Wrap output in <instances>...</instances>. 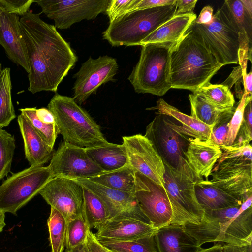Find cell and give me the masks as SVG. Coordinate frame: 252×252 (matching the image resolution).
<instances>
[{
    "label": "cell",
    "mask_w": 252,
    "mask_h": 252,
    "mask_svg": "<svg viewBox=\"0 0 252 252\" xmlns=\"http://www.w3.org/2000/svg\"><path fill=\"white\" fill-rule=\"evenodd\" d=\"M30 68L28 90L56 92L78 58L54 25L28 11L20 18Z\"/></svg>",
    "instance_id": "6da1fadb"
},
{
    "label": "cell",
    "mask_w": 252,
    "mask_h": 252,
    "mask_svg": "<svg viewBox=\"0 0 252 252\" xmlns=\"http://www.w3.org/2000/svg\"><path fill=\"white\" fill-rule=\"evenodd\" d=\"M252 195L241 205L217 210H204L201 220L183 225L200 247L213 242L222 245L252 244Z\"/></svg>",
    "instance_id": "7a4b0ae2"
},
{
    "label": "cell",
    "mask_w": 252,
    "mask_h": 252,
    "mask_svg": "<svg viewBox=\"0 0 252 252\" xmlns=\"http://www.w3.org/2000/svg\"><path fill=\"white\" fill-rule=\"evenodd\" d=\"M222 66L201 37L189 28L171 52V88L186 89L194 93L210 82Z\"/></svg>",
    "instance_id": "3957f363"
},
{
    "label": "cell",
    "mask_w": 252,
    "mask_h": 252,
    "mask_svg": "<svg viewBox=\"0 0 252 252\" xmlns=\"http://www.w3.org/2000/svg\"><path fill=\"white\" fill-rule=\"evenodd\" d=\"M63 141L84 148L109 143L100 126L73 98L56 93L47 106Z\"/></svg>",
    "instance_id": "277c9868"
},
{
    "label": "cell",
    "mask_w": 252,
    "mask_h": 252,
    "mask_svg": "<svg viewBox=\"0 0 252 252\" xmlns=\"http://www.w3.org/2000/svg\"><path fill=\"white\" fill-rule=\"evenodd\" d=\"M176 2L126 12L109 23L103 32L104 39L113 46L140 45L141 42L159 26L173 17Z\"/></svg>",
    "instance_id": "5b68a950"
},
{
    "label": "cell",
    "mask_w": 252,
    "mask_h": 252,
    "mask_svg": "<svg viewBox=\"0 0 252 252\" xmlns=\"http://www.w3.org/2000/svg\"><path fill=\"white\" fill-rule=\"evenodd\" d=\"M176 44L141 46L139 61L128 77L136 93L162 96L171 88V54Z\"/></svg>",
    "instance_id": "8992f818"
},
{
    "label": "cell",
    "mask_w": 252,
    "mask_h": 252,
    "mask_svg": "<svg viewBox=\"0 0 252 252\" xmlns=\"http://www.w3.org/2000/svg\"><path fill=\"white\" fill-rule=\"evenodd\" d=\"M164 188L172 211L170 224L197 223L204 211L198 202L195 191L197 179L186 159L175 168L164 165Z\"/></svg>",
    "instance_id": "52a82bcc"
},
{
    "label": "cell",
    "mask_w": 252,
    "mask_h": 252,
    "mask_svg": "<svg viewBox=\"0 0 252 252\" xmlns=\"http://www.w3.org/2000/svg\"><path fill=\"white\" fill-rule=\"evenodd\" d=\"M198 34L216 60L222 66L239 64V32L232 24L224 4L207 24L194 21L189 28Z\"/></svg>",
    "instance_id": "ba28073f"
},
{
    "label": "cell",
    "mask_w": 252,
    "mask_h": 252,
    "mask_svg": "<svg viewBox=\"0 0 252 252\" xmlns=\"http://www.w3.org/2000/svg\"><path fill=\"white\" fill-rule=\"evenodd\" d=\"M52 178L48 166H31L12 174L0 186V210L16 215Z\"/></svg>",
    "instance_id": "9c48e42d"
},
{
    "label": "cell",
    "mask_w": 252,
    "mask_h": 252,
    "mask_svg": "<svg viewBox=\"0 0 252 252\" xmlns=\"http://www.w3.org/2000/svg\"><path fill=\"white\" fill-rule=\"evenodd\" d=\"M146 126L144 136L152 144L164 165L173 168L186 160L189 137L180 132L171 117L158 114Z\"/></svg>",
    "instance_id": "30bf717a"
},
{
    "label": "cell",
    "mask_w": 252,
    "mask_h": 252,
    "mask_svg": "<svg viewBox=\"0 0 252 252\" xmlns=\"http://www.w3.org/2000/svg\"><path fill=\"white\" fill-rule=\"evenodd\" d=\"M111 0H37L42 12L54 20L55 27L66 29L83 20L105 13Z\"/></svg>",
    "instance_id": "8fae6325"
},
{
    "label": "cell",
    "mask_w": 252,
    "mask_h": 252,
    "mask_svg": "<svg viewBox=\"0 0 252 252\" xmlns=\"http://www.w3.org/2000/svg\"><path fill=\"white\" fill-rule=\"evenodd\" d=\"M135 176L134 193L150 224L157 230L170 224L172 211L165 189L139 173Z\"/></svg>",
    "instance_id": "7c38bea8"
},
{
    "label": "cell",
    "mask_w": 252,
    "mask_h": 252,
    "mask_svg": "<svg viewBox=\"0 0 252 252\" xmlns=\"http://www.w3.org/2000/svg\"><path fill=\"white\" fill-rule=\"evenodd\" d=\"M118 65L116 59L107 55L90 58L84 62L73 77V98L79 105L84 103L102 84L114 81Z\"/></svg>",
    "instance_id": "4fadbf2b"
},
{
    "label": "cell",
    "mask_w": 252,
    "mask_h": 252,
    "mask_svg": "<svg viewBox=\"0 0 252 252\" xmlns=\"http://www.w3.org/2000/svg\"><path fill=\"white\" fill-rule=\"evenodd\" d=\"M52 178L89 179L103 172L87 155L84 148L63 141L48 165Z\"/></svg>",
    "instance_id": "5bb4252c"
},
{
    "label": "cell",
    "mask_w": 252,
    "mask_h": 252,
    "mask_svg": "<svg viewBox=\"0 0 252 252\" xmlns=\"http://www.w3.org/2000/svg\"><path fill=\"white\" fill-rule=\"evenodd\" d=\"M127 165L164 189V165L151 142L141 134L122 137Z\"/></svg>",
    "instance_id": "9a60e30c"
},
{
    "label": "cell",
    "mask_w": 252,
    "mask_h": 252,
    "mask_svg": "<svg viewBox=\"0 0 252 252\" xmlns=\"http://www.w3.org/2000/svg\"><path fill=\"white\" fill-rule=\"evenodd\" d=\"M83 187L73 179L55 177L39 193L46 202L59 211L67 222L83 215Z\"/></svg>",
    "instance_id": "2e32d148"
},
{
    "label": "cell",
    "mask_w": 252,
    "mask_h": 252,
    "mask_svg": "<svg viewBox=\"0 0 252 252\" xmlns=\"http://www.w3.org/2000/svg\"><path fill=\"white\" fill-rule=\"evenodd\" d=\"M73 180L102 200L109 211L110 220L131 218L150 224L148 219L141 211L134 192L112 189L88 179Z\"/></svg>",
    "instance_id": "e0dca14e"
},
{
    "label": "cell",
    "mask_w": 252,
    "mask_h": 252,
    "mask_svg": "<svg viewBox=\"0 0 252 252\" xmlns=\"http://www.w3.org/2000/svg\"><path fill=\"white\" fill-rule=\"evenodd\" d=\"M209 180L245 201L252 195V164L216 163Z\"/></svg>",
    "instance_id": "ac0fdd59"
},
{
    "label": "cell",
    "mask_w": 252,
    "mask_h": 252,
    "mask_svg": "<svg viewBox=\"0 0 252 252\" xmlns=\"http://www.w3.org/2000/svg\"><path fill=\"white\" fill-rule=\"evenodd\" d=\"M0 44L5 49L9 59L29 73L30 68L19 16L8 13L0 7Z\"/></svg>",
    "instance_id": "d6986e66"
},
{
    "label": "cell",
    "mask_w": 252,
    "mask_h": 252,
    "mask_svg": "<svg viewBox=\"0 0 252 252\" xmlns=\"http://www.w3.org/2000/svg\"><path fill=\"white\" fill-rule=\"evenodd\" d=\"M98 241H127L148 237L157 230L149 223L126 218L109 220L97 228Z\"/></svg>",
    "instance_id": "ffe728a7"
},
{
    "label": "cell",
    "mask_w": 252,
    "mask_h": 252,
    "mask_svg": "<svg viewBox=\"0 0 252 252\" xmlns=\"http://www.w3.org/2000/svg\"><path fill=\"white\" fill-rule=\"evenodd\" d=\"M222 154L220 147L210 140L190 138L185 158L195 175L208 180L214 166Z\"/></svg>",
    "instance_id": "44dd1931"
},
{
    "label": "cell",
    "mask_w": 252,
    "mask_h": 252,
    "mask_svg": "<svg viewBox=\"0 0 252 252\" xmlns=\"http://www.w3.org/2000/svg\"><path fill=\"white\" fill-rule=\"evenodd\" d=\"M158 252H200L202 248L183 225L170 224L154 234Z\"/></svg>",
    "instance_id": "7402d4cb"
},
{
    "label": "cell",
    "mask_w": 252,
    "mask_h": 252,
    "mask_svg": "<svg viewBox=\"0 0 252 252\" xmlns=\"http://www.w3.org/2000/svg\"><path fill=\"white\" fill-rule=\"evenodd\" d=\"M17 120L24 141L26 158L32 166H42L51 159L54 148L43 140L23 114L21 113Z\"/></svg>",
    "instance_id": "603a6c76"
},
{
    "label": "cell",
    "mask_w": 252,
    "mask_h": 252,
    "mask_svg": "<svg viewBox=\"0 0 252 252\" xmlns=\"http://www.w3.org/2000/svg\"><path fill=\"white\" fill-rule=\"evenodd\" d=\"M147 109L156 110L158 114L165 115L177 120L182 126L176 124L177 129L180 132L189 137L203 141L211 140L212 129L214 125H207L190 116L182 113L162 98L157 101L155 106Z\"/></svg>",
    "instance_id": "cb8c5ba5"
},
{
    "label": "cell",
    "mask_w": 252,
    "mask_h": 252,
    "mask_svg": "<svg viewBox=\"0 0 252 252\" xmlns=\"http://www.w3.org/2000/svg\"><path fill=\"white\" fill-rule=\"evenodd\" d=\"M197 18L193 13L174 15L145 38L140 43L177 44Z\"/></svg>",
    "instance_id": "d4e9b609"
},
{
    "label": "cell",
    "mask_w": 252,
    "mask_h": 252,
    "mask_svg": "<svg viewBox=\"0 0 252 252\" xmlns=\"http://www.w3.org/2000/svg\"><path fill=\"white\" fill-rule=\"evenodd\" d=\"M196 196L204 210H217L241 205L243 202L212 184L209 180L198 178L195 185Z\"/></svg>",
    "instance_id": "484cf974"
},
{
    "label": "cell",
    "mask_w": 252,
    "mask_h": 252,
    "mask_svg": "<svg viewBox=\"0 0 252 252\" xmlns=\"http://www.w3.org/2000/svg\"><path fill=\"white\" fill-rule=\"evenodd\" d=\"M85 150L92 160L104 172L127 165L126 154L122 144L109 143L105 145L85 148Z\"/></svg>",
    "instance_id": "4316f807"
},
{
    "label": "cell",
    "mask_w": 252,
    "mask_h": 252,
    "mask_svg": "<svg viewBox=\"0 0 252 252\" xmlns=\"http://www.w3.org/2000/svg\"><path fill=\"white\" fill-rule=\"evenodd\" d=\"M91 181L123 192H134L135 172L128 166L106 172H102L89 178Z\"/></svg>",
    "instance_id": "83f0119b"
},
{
    "label": "cell",
    "mask_w": 252,
    "mask_h": 252,
    "mask_svg": "<svg viewBox=\"0 0 252 252\" xmlns=\"http://www.w3.org/2000/svg\"><path fill=\"white\" fill-rule=\"evenodd\" d=\"M83 187V216L90 229H96L110 220L108 208L102 200Z\"/></svg>",
    "instance_id": "f1b7e54d"
},
{
    "label": "cell",
    "mask_w": 252,
    "mask_h": 252,
    "mask_svg": "<svg viewBox=\"0 0 252 252\" xmlns=\"http://www.w3.org/2000/svg\"><path fill=\"white\" fill-rule=\"evenodd\" d=\"M193 94L221 109L232 108L235 103L230 90L222 84H212L209 82Z\"/></svg>",
    "instance_id": "f546056e"
},
{
    "label": "cell",
    "mask_w": 252,
    "mask_h": 252,
    "mask_svg": "<svg viewBox=\"0 0 252 252\" xmlns=\"http://www.w3.org/2000/svg\"><path fill=\"white\" fill-rule=\"evenodd\" d=\"M10 69L2 70L0 77V128L6 127L15 118L11 98Z\"/></svg>",
    "instance_id": "4dcf8cb0"
},
{
    "label": "cell",
    "mask_w": 252,
    "mask_h": 252,
    "mask_svg": "<svg viewBox=\"0 0 252 252\" xmlns=\"http://www.w3.org/2000/svg\"><path fill=\"white\" fill-rule=\"evenodd\" d=\"M47 226L51 252H63L65 246L67 221L63 215L52 207Z\"/></svg>",
    "instance_id": "1f68e13d"
},
{
    "label": "cell",
    "mask_w": 252,
    "mask_h": 252,
    "mask_svg": "<svg viewBox=\"0 0 252 252\" xmlns=\"http://www.w3.org/2000/svg\"><path fill=\"white\" fill-rule=\"evenodd\" d=\"M224 5L230 19L239 33L246 34L252 43V15L243 6L240 0H226Z\"/></svg>",
    "instance_id": "d6a6232c"
},
{
    "label": "cell",
    "mask_w": 252,
    "mask_h": 252,
    "mask_svg": "<svg viewBox=\"0 0 252 252\" xmlns=\"http://www.w3.org/2000/svg\"><path fill=\"white\" fill-rule=\"evenodd\" d=\"M189 98L190 103V116L208 126L214 125L219 118L230 109L218 108L193 94H190Z\"/></svg>",
    "instance_id": "836d02e7"
},
{
    "label": "cell",
    "mask_w": 252,
    "mask_h": 252,
    "mask_svg": "<svg viewBox=\"0 0 252 252\" xmlns=\"http://www.w3.org/2000/svg\"><path fill=\"white\" fill-rule=\"evenodd\" d=\"M154 234L127 241H99L105 248L113 252H158Z\"/></svg>",
    "instance_id": "e575fe53"
},
{
    "label": "cell",
    "mask_w": 252,
    "mask_h": 252,
    "mask_svg": "<svg viewBox=\"0 0 252 252\" xmlns=\"http://www.w3.org/2000/svg\"><path fill=\"white\" fill-rule=\"evenodd\" d=\"M36 108H26L19 109L29 121L34 130L43 140L51 148H54L58 131L56 123L47 124L40 120L36 115Z\"/></svg>",
    "instance_id": "d590c367"
},
{
    "label": "cell",
    "mask_w": 252,
    "mask_h": 252,
    "mask_svg": "<svg viewBox=\"0 0 252 252\" xmlns=\"http://www.w3.org/2000/svg\"><path fill=\"white\" fill-rule=\"evenodd\" d=\"M220 147L222 154L216 163L252 164V147L250 144Z\"/></svg>",
    "instance_id": "8d00e7d4"
},
{
    "label": "cell",
    "mask_w": 252,
    "mask_h": 252,
    "mask_svg": "<svg viewBox=\"0 0 252 252\" xmlns=\"http://www.w3.org/2000/svg\"><path fill=\"white\" fill-rule=\"evenodd\" d=\"M89 230L83 215L68 221L66 232V250H71L85 242Z\"/></svg>",
    "instance_id": "74e56055"
},
{
    "label": "cell",
    "mask_w": 252,
    "mask_h": 252,
    "mask_svg": "<svg viewBox=\"0 0 252 252\" xmlns=\"http://www.w3.org/2000/svg\"><path fill=\"white\" fill-rule=\"evenodd\" d=\"M15 148L14 136L0 128V180L10 172Z\"/></svg>",
    "instance_id": "f35d334b"
},
{
    "label": "cell",
    "mask_w": 252,
    "mask_h": 252,
    "mask_svg": "<svg viewBox=\"0 0 252 252\" xmlns=\"http://www.w3.org/2000/svg\"><path fill=\"white\" fill-rule=\"evenodd\" d=\"M235 109L236 107H233L227 109L214 125L210 141L215 144L219 146L225 145L230 121Z\"/></svg>",
    "instance_id": "ab89813d"
},
{
    "label": "cell",
    "mask_w": 252,
    "mask_h": 252,
    "mask_svg": "<svg viewBox=\"0 0 252 252\" xmlns=\"http://www.w3.org/2000/svg\"><path fill=\"white\" fill-rule=\"evenodd\" d=\"M252 140V104L250 101L245 106L242 122L231 146H240L250 144Z\"/></svg>",
    "instance_id": "60d3db41"
},
{
    "label": "cell",
    "mask_w": 252,
    "mask_h": 252,
    "mask_svg": "<svg viewBox=\"0 0 252 252\" xmlns=\"http://www.w3.org/2000/svg\"><path fill=\"white\" fill-rule=\"evenodd\" d=\"M250 101H252V99L247 98L244 91L243 96L236 107L234 113L230 121L225 146H229L233 144L242 122L244 109Z\"/></svg>",
    "instance_id": "b9f144b4"
},
{
    "label": "cell",
    "mask_w": 252,
    "mask_h": 252,
    "mask_svg": "<svg viewBox=\"0 0 252 252\" xmlns=\"http://www.w3.org/2000/svg\"><path fill=\"white\" fill-rule=\"evenodd\" d=\"M35 0H0V7L8 13L23 16Z\"/></svg>",
    "instance_id": "7bdbcfd3"
},
{
    "label": "cell",
    "mask_w": 252,
    "mask_h": 252,
    "mask_svg": "<svg viewBox=\"0 0 252 252\" xmlns=\"http://www.w3.org/2000/svg\"><path fill=\"white\" fill-rule=\"evenodd\" d=\"M134 0H111L105 11L112 22L118 17L127 12Z\"/></svg>",
    "instance_id": "ee69618b"
},
{
    "label": "cell",
    "mask_w": 252,
    "mask_h": 252,
    "mask_svg": "<svg viewBox=\"0 0 252 252\" xmlns=\"http://www.w3.org/2000/svg\"><path fill=\"white\" fill-rule=\"evenodd\" d=\"M177 0H134L129 8L128 12L151 8L153 7L171 5L174 4Z\"/></svg>",
    "instance_id": "f6af8a7d"
},
{
    "label": "cell",
    "mask_w": 252,
    "mask_h": 252,
    "mask_svg": "<svg viewBox=\"0 0 252 252\" xmlns=\"http://www.w3.org/2000/svg\"><path fill=\"white\" fill-rule=\"evenodd\" d=\"M86 243L90 252H110L96 238L90 230L88 232Z\"/></svg>",
    "instance_id": "bcb514c9"
},
{
    "label": "cell",
    "mask_w": 252,
    "mask_h": 252,
    "mask_svg": "<svg viewBox=\"0 0 252 252\" xmlns=\"http://www.w3.org/2000/svg\"><path fill=\"white\" fill-rule=\"evenodd\" d=\"M197 0H177L175 15L193 13Z\"/></svg>",
    "instance_id": "7dc6e473"
},
{
    "label": "cell",
    "mask_w": 252,
    "mask_h": 252,
    "mask_svg": "<svg viewBox=\"0 0 252 252\" xmlns=\"http://www.w3.org/2000/svg\"><path fill=\"white\" fill-rule=\"evenodd\" d=\"M243 71L240 65L234 68L233 70L228 77L221 84L226 86L230 90L232 86L243 81Z\"/></svg>",
    "instance_id": "c3c4849f"
},
{
    "label": "cell",
    "mask_w": 252,
    "mask_h": 252,
    "mask_svg": "<svg viewBox=\"0 0 252 252\" xmlns=\"http://www.w3.org/2000/svg\"><path fill=\"white\" fill-rule=\"evenodd\" d=\"M213 9L211 6H205L201 11L198 17L194 21V22L198 24L210 23L213 18Z\"/></svg>",
    "instance_id": "681fc988"
},
{
    "label": "cell",
    "mask_w": 252,
    "mask_h": 252,
    "mask_svg": "<svg viewBox=\"0 0 252 252\" xmlns=\"http://www.w3.org/2000/svg\"><path fill=\"white\" fill-rule=\"evenodd\" d=\"M38 118L43 122L47 124L55 123L54 117L51 112L46 108L36 109Z\"/></svg>",
    "instance_id": "f907efd6"
},
{
    "label": "cell",
    "mask_w": 252,
    "mask_h": 252,
    "mask_svg": "<svg viewBox=\"0 0 252 252\" xmlns=\"http://www.w3.org/2000/svg\"><path fill=\"white\" fill-rule=\"evenodd\" d=\"M221 252H252V244L245 246L223 245Z\"/></svg>",
    "instance_id": "816d5d0a"
},
{
    "label": "cell",
    "mask_w": 252,
    "mask_h": 252,
    "mask_svg": "<svg viewBox=\"0 0 252 252\" xmlns=\"http://www.w3.org/2000/svg\"><path fill=\"white\" fill-rule=\"evenodd\" d=\"M252 71L251 70L243 78L244 90L247 98L252 99Z\"/></svg>",
    "instance_id": "f5cc1de1"
},
{
    "label": "cell",
    "mask_w": 252,
    "mask_h": 252,
    "mask_svg": "<svg viewBox=\"0 0 252 252\" xmlns=\"http://www.w3.org/2000/svg\"><path fill=\"white\" fill-rule=\"evenodd\" d=\"M65 252H90L88 249L86 241L71 250H65Z\"/></svg>",
    "instance_id": "db71d44e"
},
{
    "label": "cell",
    "mask_w": 252,
    "mask_h": 252,
    "mask_svg": "<svg viewBox=\"0 0 252 252\" xmlns=\"http://www.w3.org/2000/svg\"><path fill=\"white\" fill-rule=\"evenodd\" d=\"M222 245L215 243L213 246L207 248H202L200 252H221Z\"/></svg>",
    "instance_id": "11a10c76"
},
{
    "label": "cell",
    "mask_w": 252,
    "mask_h": 252,
    "mask_svg": "<svg viewBox=\"0 0 252 252\" xmlns=\"http://www.w3.org/2000/svg\"><path fill=\"white\" fill-rule=\"evenodd\" d=\"M244 7L252 15V0H240Z\"/></svg>",
    "instance_id": "9f6ffc18"
},
{
    "label": "cell",
    "mask_w": 252,
    "mask_h": 252,
    "mask_svg": "<svg viewBox=\"0 0 252 252\" xmlns=\"http://www.w3.org/2000/svg\"><path fill=\"white\" fill-rule=\"evenodd\" d=\"M5 226V213L0 210V233Z\"/></svg>",
    "instance_id": "6f0895ef"
},
{
    "label": "cell",
    "mask_w": 252,
    "mask_h": 252,
    "mask_svg": "<svg viewBox=\"0 0 252 252\" xmlns=\"http://www.w3.org/2000/svg\"><path fill=\"white\" fill-rule=\"evenodd\" d=\"M1 72H2V70H1V63H0V75H1Z\"/></svg>",
    "instance_id": "680465c9"
},
{
    "label": "cell",
    "mask_w": 252,
    "mask_h": 252,
    "mask_svg": "<svg viewBox=\"0 0 252 252\" xmlns=\"http://www.w3.org/2000/svg\"><path fill=\"white\" fill-rule=\"evenodd\" d=\"M109 252H112V251H110V250H109Z\"/></svg>",
    "instance_id": "91938a15"
}]
</instances>
